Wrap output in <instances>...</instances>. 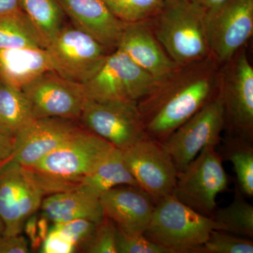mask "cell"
<instances>
[{"label":"cell","instance_id":"obj_1","mask_svg":"<svg viewBox=\"0 0 253 253\" xmlns=\"http://www.w3.org/2000/svg\"><path fill=\"white\" fill-rule=\"evenodd\" d=\"M163 82L137 103L146 134L162 143L218 94L211 71L195 70Z\"/></svg>","mask_w":253,"mask_h":253},{"label":"cell","instance_id":"obj_2","mask_svg":"<svg viewBox=\"0 0 253 253\" xmlns=\"http://www.w3.org/2000/svg\"><path fill=\"white\" fill-rule=\"evenodd\" d=\"M113 147L83 129L35 166L26 168L44 196L73 191L81 187L84 176Z\"/></svg>","mask_w":253,"mask_h":253},{"label":"cell","instance_id":"obj_3","mask_svg":"<svg viewBox=\"0 0 253 253\" xmlns=\"http://www.w3.org/2000/svg\"><path fill=\"white\" fill-rule=\"evenodd\" d=\"M205 14L191 0H166L156 14L155 37L179 66L200 62L209 54Z\"/></svg>","mask_w":253,"mask_h":253},{"label":"cell","instance_id":"obj_4","mask_svg":"<svg viewBox=\"0 0 253 253\" xmlns=\"http://www.w3.org/2000/svg\"><path fill=\"white\" fill-rule=\"evenodd\" d=\"M221 226L169 195L155 204L149 225L143 235L172 253H194Z\"/></svg>","mask_w":253,"mask_h":253},{"label":"cell","instance_id":"obj_5","mask_svg":"<svg viewBox=\"0 0 253 253\" xmlns=\"http://www.w3.org/2000/svg\"><path fill=\"white\" fill-rule=\"evenodd\" d=\"M216 145L205 146L183 170L178 172L173 195L193 211L212 217L216 198L229 184L223 160Z\"/></svg>","mask_w":253,"mask_h":253},{"label":"cell","instance_id":"obj_6","mask_svg":"<svg viewBox=\"0 0 253 253\" xmlns=\"http://www.w3.org/2000/svg\"><path fill=\"white\" fill-rule=\"evenodd\" d=\"M78 122L84 129L121 151L149 137L134 101L86 98Z\"/></svg>","mask_w":253,"mask_h":253},{"label":"cell","instance_id":"obj_7","mask_svg":"<svg viewBox=\"0 0 253 253\" xmlns=\"http://www.w3.org/2000/svg\"><path fill=\"white\" fill-rule=\"evenodd\" d=\"M159 84L124 52L116 49L110 53L102 67L84 84V88L89 99L138 103Z\"/></svg>","mask_w":253,"mask_h":253},{"label":"cell","instance_id":"obj_8","mask_svg":"<svg viewBox=\"0 0 253 253\" xmlns=\"http://www.w3.org/2000/svg\"><path fill=\"white\" fill-rule=\"evenodd\" d=\"M53 71L85 84L99 71L109 50L89 35L72 26H64L46 46Z\"/></svg>","mask_w":253,"mask_h":253},{"label":"cell","instance_id":"obj_9","mask_svg":"<svg viewBox=\"0 0 253 253\" xmlns=\"http://www.w3.org/2000/svg\"><path fill=\"white\" fill-rule=\"evenodd\" d=\"M224 125V103L219 90L211 101L161 143L172 158L178 172L183 170L205 146L219 144Z\"/></svg>","mask_w":253,"mask_h":253},{"label":"cell","instance_id":"obj_10","mask_svg":"<svg viewBox=\"0 0 253 253\" xmlns=\"http://www.w3.org/2000/svg\"><path fill=\"white\" fill-rule=\"evenodd\" d=\"M210 52L229 62L253 35V0H226L205 14Z\"/></svg>","mask_w":253,"mask_h":253},{"label":"cell","instance_id":"obj_11","mask_svg":"<svg viewBox=\"0 0 253 253\" xmlns=\"http://www.w3.org/2000/svg\"><path fill=\"white\" fill-rule=\"evenodd\" d=\"M122 152L126 168L138 186L154 204L173 194L178 171L161 143L148 137Z\"/></svg>","mask_w":253,"mask_h":253},{"label":"cell","instance_id":"obj_12","mask_svg":"<svg viewBox=\"0 0 253 253\" xmlns=\"http://www.w3.org/2000/svg\"><path fill=\"white\" fill-rule=\"evenodd\" d=\"M44 196L26 168L12 161L0 168V216L4 225L3 235L22 234L25 221L41 209Z\"/></svg>","mask_w":253,"mask_h":253},{"label":"cell","instance_id":"obj_13","mask_svg":"<svg viewBox=\"0 0 253 253\" xmlns=\"http://www.w3.org/2000/svg\"><path fill=\"white\" fill-rule=\"evenodd\" d=\"M35 119L61 118L78 121L86 99L84 85L54 71L42 74L23 86Z\"/></svg>","mask_w":253,"mask_h":253},{"label":"cell","instance_id":"obj_14","mask_svg":"<svg viewBox=\"0 0 253 253\" xmlns=\"http://www.w3.org/2000/svg\"><path fill=\"white\" fill-rule=\"evenodd\" d=\"M219 91L226 135L253 141V68L246 51L236 56Z\"/></svg>","mask_w":253,"mask_h":253},{"label":"cell","instance_id":"obj_15","mask_svg":"<svg viewBox=\"0 0 253 253\" xmlns=\"http://www.w3.org/2000/svg\"><path fill=\"white\" fill-rule=\"evenodd\" d=\"M83 129L74 120L61 118L33 120L15 136L11 161L23 167L31 168Z\"/></svg>","mask_w":253,"mask_h":253},{"label":"cell","instance_id":"obj_16","mask_svg":"<svg viewBox=\"0 0 253 253\" xmlns=\"http://www.w3.org/2000/svg\"><path fill=\"white\" fill-rule=\"evenodd\" d=\"M117 49L159 83L170 79L179 68V65L163 51L144 21L125 23Z\"/></svg>","mask_w":253,"mask_h":253},{"label":"cell","instance_id":"obj_17","mask_svg":"<svg viewBox=\"0 0 253 253\" xmlns=\"http://www.w3.org/2000/svg\"><path fill=\"white\" fill-rule=\"evenodd\" d=\"M104 217L130 235L143 234L149 225L154 202L137 186H116L99 197Z\"/></svg>","mask_w":253,"mask_h":253},{"label":"cell","instance_id":"obj_18","mask_svg":"<svg viewBox=\"0 0 253 253\" xmlns=\"http://www.w3.org/2000/svg\"><path fill=\"white\" fill-rule=\"evenodd\" d=\"M66 17L109 51L118 48L125 23L111 12L104 0H58Z\"/></svg>","mask_w":253,"mask_h":253},{"label":"cell","instance_id":"obj_19","mask_svg":"<svg viewBox=\"0 0 253 253\" xmlns=\"http://www.w3.org/2000/svg\"><path fill=\"white\" fill-rule=\"evenodd\" d=\"M53 71L46 48L0 49V79L22 89L43 73Z\"/></svg>","mask_w":253,"mask_h":253},{"label":"cell","instance_id":"obj_20","mask_svg":"<svg viewBox=\"0 0 253 253\" xmlns=\"http://www.w3.org/2000/svg\"><path fill=\"white\" fill-rule=\"evenodd\" d=\"M41 209L52 224L78 219L98 223L104 217L99 198L82 189L49 195L43 199Z\"/></svg>","mask_w":253,"mask_h":253},{"label":"cell","instance_id":"obj_21","mask_svg":"<svg viewBox=\"0 0 253 253\" xmlns=\"http://www.w3.org/2000/svg\"><path fill=\"white\" fill-rule=\"evenodd\" d=\"M123 185L138 186L126 168L121 150L113 147L82 181L79 189L99 198L109 190Z\"/></svg>","mask_w":253,"mask_h":253},{"label":"cell","instance_id":"obj_22","mask_svg":"<svg viewBox=\"0 0 253 253\" xmlns=\"http://www.w3.org/2000/svg\"><path fill=\"white\" fill-rule=\"evenodd\" d=\"M34 120L22 89L0 79V129L14 138Z\"/></svg>","mask_w":253,"mask_h":253},{"label":"cell","instance_id":"obj_23","mask_svg":"<svg viewBox=\"0 0 253 253\" xmlns=\"http://www.w3.org/2000/svg\"><path fill=\"white\" fill-rule=\"evenodd\" d=\"M45 48L39 32L22 9L0 14V49Z\"/></svg>","mask_w":253,"mask_h":253},{"label":"cell","instance_id":"obj_24","mask_svg":"<svg viewBox=\"0 0 253 253\" xmlns=\"http://www.w3.org/2000/svg\"><path fill=\"white\" fill-rule=\"evenodd\" d=\"M222 160L232 164L236 174V184L245 196H253V141L226 135L221 139Z\"/></svg>","mask_w":253,"mask_h":253},{"label":"cell","instance_id":"obj_25","mask_svg":"<svg viewBox=\"0 0 253 253\" xmlns=\"http://www.w3.org/2000/svg\"><path fill=\"white\" fill-rule=\"evenodd\" d=\"M212 219L221 226V231L253 239V206L245 199L236 183L232 202L226 207L216 208Z\"/></svg>","mask_w":253,"mask_h":253},{"label":"cell","instance_id":"obj_26","mask_svg":"<svg viewBox=\"0 0 253 253\" xmlns=\"http://www.w3.org/2000/svg\"><path fill=\"white\" fill-rule=\"evenodd\" d=\"M21 9L31 19L47 46L65 26L64 11L58 0H20Z\"/></svg>","mask_w":253,"mask_h":253},{"label":"cell","instance_id":"obj_27","mask_svg":"<svg viewBox=\"0 0 253 253\" xmlns=\"http://www.w3.org/2000/svg\"><path fill=\"white\" fill-rule=\"evenodd\" d=\"M166 0H104L115 16L124 23L139 22L155 16Z\"/></svg>","mask_w":253,"mask_h":253},{"label":"cell","instance_id":"obj_28","mask_svg":"<svg viewBox=\"0 0 253 253\" xmlns=\"http://www.w3.org/2000/svg\"><path fill=\"white\" fill-rule=\"evenodd\" d=\"M253 242L247 238L221 230H212L207 241L194 253H253Z\"/></svg>","mask_w":253,"mask_h":253},{"label":"cell","instance_id":"obj_29","mask_svg":"<svg viewBox=\"0 0 253 253\" xmlns=\"http://www.w3.org/2000/svg\"><path fill=\"white\" fill-rule=\"evenodd\" d=\"M96 224L94 221L85 219H78L60 224H53L51 226L66 238L78 250V252L84 253L94 235Z\"/></svg>","mask_w":253,"mask_h":253},{"label":"cell","instance_id":"obj_30","mask_svg":"<svg viewBox=\"0 0 253 253\" xmlns=\"http://www.w3.org/2000/svg\"><path fill=\"white\" fill-rule=\"evenodd\" d=\"M118 227L104 217L96 224L94 235L84 251L86 253H118Z\"/></svg>","mask_w":253,"mask_h":253},{"label":"cell","instance_id":"obj_31","mask_svg":"<svg viewBox=\"0 0 253 253\" xmlns=\"http://www.w3.org/2000/svg\"><path fill=\"white\" fill-rule=\"evenodd\" d=\"M117 250L118 253H172L169 249L146 239L143 234L130 235L118 228Z\"/></svg>","mask_w":253,"mask_h":253},{"label":"cell","instance_id":"obj_32","mask_svg":"<svg viewBox=\"0 0 253 253\" xmlns=\"http://www.w3.org/2000/svg\"><path fill=\"white\" fill-rule=\"evenodd\" d=\"M40 252L42 253H77L76 246L63 237L57 231L50 227L49 234L43 241Z\"/></svg>","mask_w":253,"mask_h":253},{"label":"cell","instance_id":"obj_33","mask_svg":"<svg viewBox=\"0 0 253 253\" xmlns=\"http://www.w3.org/2000/svg\"><path fill=\"white\" fill-rule=\"evenodd\" d=\"M29 244L22 234L0 236V253H28Z\"/></svg>","mask_w":253,"mask_h":253},{"label":"cell","instance_id":"obj_34","mask_svg":"<svg viewBox=\"0 0 253 253\" xmlns=\"http://www.w3.org/2000/svg\"><path fill=\"white\" fill-rule=\"evenodd\" d=\"M38 215L35 213L32 214L25 221L23 225V232L25 233L30 241V249L31 251L37 252L41 249L43 241L38 235Z\"/></svg>","mask_w":253,"mask_h":253},{"label":"cell","instance_id":"obj_35","mask_svg":"<svg viewBox=\"0 0 253 253\" xmlns=\"http://www.w3.org/2000/svg\"><path fill=\"white\" fill-rule=\"evenodd\" d=\"M14 139L0 129V168L11 161L14 153Z\"/></svg>","mask_w":253,"mask_h":253},{"label":"cell","instance_id":"obj_36","mask_svg":"<svg viewBox=\"0 0 253 253\" xmlns=\"http://www.w3.org/2000/svg\"><path fill=\"white\" fill-rule=\"evenodd\" d=\"M50 221L44 214H42L41 217H38V235L41 238L42 241H44L46 236L49 234L50 227Z\"/></svg>","mask_w":253,"mask_h":253},{"label":"cell","instance_id":"obj_37","mask_svg":"<svg viewBox=\"0 0 253 253\" xmlns=\"http://www.w3.org/2000/svg\"><path fill=\"white\" fill-rule=\"evenodd\" d=\"M21 9L20 0H0V14Z\"/></svg>","mask_w":253,"mask_h":253},{"label":"cell","instance_id":"obj_38","mask_svg":"<svg viewBox=\"0 0 253 253\" xmlns=\"http://www.w3.org/2000/svg\"><path fill=\"white\" fill-rule=\"evenodd\" d=\"M195 4L199 5L201 8H203L205 11L212 9L224 2L226 0H191Z\"/></svg>","mask_w":253,"mask_h":253},{"label":"cell","instance_id":"obj_39","mask_svg":"<svg viewBox=\"0 0 253 253\" xmlns=\"http://www.w3.org/2000/svg\"><path fill=\"white\" fill-rule=\"evenodd\" d=\"M4 232V225L3 223L2 219H1V216H0V236L3 235Z\"/></svg>","mask_w":253,"mask_h":253}]
</instances>
